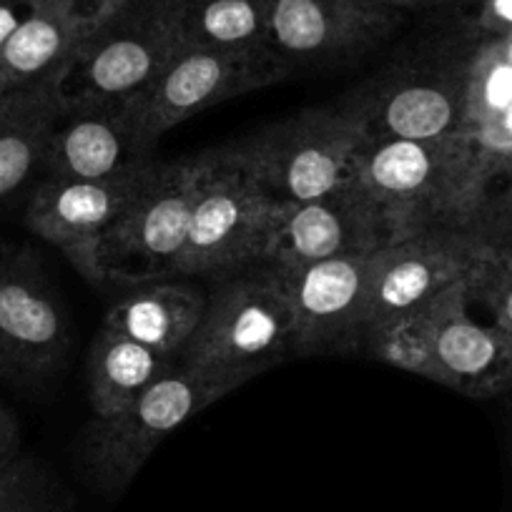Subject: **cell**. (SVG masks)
I'll use <instances>...</instances> for the list:
<instances>
[{"label":"cell","instance_id":"6da1fadb","mask_svg":"<svg viewBox=\"0 0 512 512\" xmlns=\"http://www.w3.org/2000/svg\"><path fill=\"white\" fill-rule=\"evenodd\" d=\"M472 136L452 141L367 139L359 154V186L400 236L430 226L477 224L482 181Z\"/></svg>","mask_w":512,"mask_h":512},{"label":"cell","instance_id":"7a4b0ae2","mask_svg":"<svg viewBox=\"0 0 512 512\" xmlns=\"http://www.w3.org/2000/svg\"><path fill=\"white\" fill-rule=\"evenodd\" d=\"M460 33L457 48L397 58L339 101L357 116L367 139L452 141L472 136V73L477 48L485 41L462 26Z\"/></svg>","mask_w":512,"mask_h":512},{"label":"cell","instance_id":"3957f363","mask_svg":"<svg viewBox=\"0 0 512 512\" xmlns=\"http://www.w3.org/2000/svg\"><path fill=\"white\" fill-rule=\"evenodd\" d=\"M294 354V314L282 274L267 264L221 277L181 364L241 387Z\"/></svg>","mask_w":512,"mask_h":512},{"label":"cell","instance_id":"277c9868","mask_svg":"<svg viewBox=\"0 0 512 512\" xmlns=\"http://www.w3.org/2000/svg\"><path fill=\"white\" fill-rule=\"evenodd\" d=\"M362 123L344 103L307 108L234 146L274 204H302L357 184Z\"/></svg>","mask_w":512,"mask_h":512},{"label":"cell","instance_id":"5b68a950","mask_svg":"<svg viewBox=\"0 0 512 512\" xmlns=\"http://www.w3.org/2000/svg\"><path fill=\"white\" fill-rule=\"evenodd\" d=\"M234 390L226 379L179 364L126 410L88 420L78 437L83 475L93 490L121 495L166 437Z\"/></svg>","mask_w":512,"mask_h":512},{"label":"cell","instance_id":"8992f818","mask_svg":"<svg viewBox=\"0 0 512 512\" xmlns=\"http://www.w3.org/2000/svg\"><path fill=\"white\" fill-rule=\"evenodd\" d=\"M184 46V0H121L53 81L61 106L134 96Z\"/></svg>","mask_w":512,"mask_h":512},{"label":"cell","instance_id":"52a82bcc","mask_svg":"<svg viewBox=\"0 0 512 512\" xmlns=\"http://www.w3.org/2000/svg\"><path fill=\"white\" fill-rule=\"evenodd\" d=\"M274 201L234 144L199 154L189 236L176 277H229L262 262Z\"/></svg>","mask_w":512,"mask_h":512},{"label":"cell","instance_id":"ba28073f","mask_svg":"<svg viewBox=\"0 0 512 512\" xmlns=\"http://www.w3.org/2000/svg\"><path fill=\"white\" fill-rule=\"evenodd\" d=\"M199 154L156 161L96 249L103 284L139 287L176 277L189 236Z\"/></svg>","mask_w":512,"mask_h":512},{"label":"cell","instance_id":"9c48e42d","mask_svg":"<svg viewBox=\"0 0 512 512\" xmlns=\"http://www.w3.org/2000/svg\"><path fill=\"white\" fill-rule=\"evenodd\" d=\"M289 68L277 56H254L184 43L141 91L123 103L141 139L156 141L196 113L284 81Z\"/></svg>","mask_w":512,"mask_h":512},{"label":"cell","instance_id":"30bf717a","mask_svg":"<svg viewBox=\"0 0 512 512\" xmlns=\"http://www.w3.org/2000/svg\"><path fill=\"white\" fill-rule=\"evenodd\" d=\"M487 246L485 226H430L372 251L367 332L417 312L450 287L467 282L485 259Z\"/></svg>","mask_w":512,"mask_h":512},{"label":"cell","instance_id":"8fae6325","mask_svg":"<svg viewBox=\"0 0 512 512\" xmlns=\"http://www.w3.org/2000/svg\"><path fill=\"white\" fill-rule=\"evenodd\" d=\"M400 239L367 191L357 184L302 204H274L262 262L297 269L334 256L372 254Z\"/></svg>","mask_w":512,"mask_h":512},{"label":"cell","instance_id":"7c38bea8","mask_svg":"<svg viewBox=\"0 0 512 512\" xmlns=\"http://www.w3.org/2000/svg\"><path fill=\"white\" fill-rule=\"evenodd\" d=\"M68 342V317L38 256L26 246H0V374L51 377Z\"/></svg>","mask_w":512,"mask_h":512},{"label":"cell","instance_id":"4fadbf2b","mask_svg":"<svg viewBox=\"0 0 512 512\" xmlns=\"http://www.w3.org/2000/svg\"><path fill=\"white\" fill-rule=\"evenodd\" d=\"M400 23V13L367 0H267L269 48L289 71L357 61Z\"/></svg>","mask_w":512,"mask_h":512},{"label":"cell","instance_id":"5bb4252c","mask_svg":"<svg viewBox=\"0 0 512 512\" xmlns=\"http://www.w3.org/2000/svg\"><path fill=\"white\" fill-rule=\"evenodd\" d=\"M277 272L292 304L294 357L362 354L369 254L334 256Z\"/></svg>","mask_w":512,"mask_h":512},{"label":"cell","instance_id":"9a60e30c","mask_svg":"<svg viewBox=\"0 0 512 512\" xmlns=\"http://www.w3.org/2000/svg\"><path fill=\"white\" fill-rule=\"evenodd\" d=\"M149 169L118 181L43 176L28 194L26 226L38 239L61 249L88 282L101 287L96 264L98 244L116 224Z\"/></svg>","mask_w":512,"mask_h":512},{"label":"cell","instance_id":"2e32d148","mask_svg":"<svg viewBox=\"0 0 512 512\" xmlns=\"http://www.w3.org/2000/svg\"><path fill=\"white\" fill-rule=\"evenodd\" d=\"M156 164L123 103L61 106L48 136L43 176L78 181H118Z\"/></svg>","mask_w":512,"mask_h":512},{"label":"cell","instance_id":"e0dca14e","mask_svg":"<svg viewBox=\"0 0 512 512\" xmlns=\"http://www.w3.org/2000/svg\"><path fill=\"white\" fill-rule=\"evenodd\" d=\"M435 357L437 384L470 397L497 395L512 384V342L495 324L470 314V279L422 307Z\"/></svg>","mask_w":512,"mask_h":512},{"label":"cell","instance_id":"ac0fdd59","mask_svg":"<svg viewBox=\"0 0 512 512\" xmlns=\"http://www.w3.org/2000/svg\"><path fill=\"white\" fill-rule=\"evenodd\" d=\"M121 0H41L0 51V88L56 81Z\"/></svg>","mask_w":512,"mask_h":512},{"label":"cell","instance_id":"d6986e66","mask_svg":"<svg viewBox=\"0 0 512 512\" xmlns=\"http://www.w3.org/2000/svg\"><path fill=\"white\" fill-rule=\"evenodd\" d=\"M206 299L209 294L186 282L139 284L108 307L103 324L181 364L206 312Z\"/></svg>","mask_w":512,"mask_h":512},{"label":"cell","instance_id":"ffe728a7","mask_svg":"<svg viewBox=\"0 0 512 512\" xmlns=\"http://www.w3.org/2000/svg\"><path fill=\"white\" fill-rule=\"evenodd\" d=\"M58 108L61 101L51 83L11 88L0 98V206L16 199L38 174L43 176Z\"/></svg>","mask_w":512,"mask_h":512},{"label":"cell","instance_id":"44dd1931","mask_svg":"<svg viewBox=\"0 0 512 512\" xmlns=\"http://www.w3.org/2000/svg\"><path fill=\"white\" fill-rule=\"evenodd\" d=\"M179 367V362L128 339L101 324L88 349V402L96 417L116 415L139 400L151 384Z\"/></svg>","mask_w":512,"mask_h":512},{"label":"cell","instance_id":"7402d4cb","mask_svg":"<svg viewBox=\"0 0 512 512\" xmlns=\"http://www.w3.org/2000/svg\"><path fill=\"white\" fill-rule=\"evenodd\" d=\"M184 43L274 56L267 0H184Z\"/></svg>","mask_w":512,"mask_h":512},{"label":"cell","instance_id":"603a6c76","mask_svg":"<svg viewBox=\"0 0 512 512\" xmlns=\"http://www.w3.org/2000/svg\"><path fill=\"white\" fill-rule=\"evenodd\" d=\"M362 354L422 379H430V382L437 379L430 332H427V319L422 309L369 329L364 334Z\"/></svg>","mask_w":512,"mask_h":512},{"label":"cell","instance_id":"cb8c5ba5","mask_svg":"<svg viewBox=\"0 0 512 512\" xmlns=\"http://www.w3.org/2000/svg\"><path fill=\"white\" fill-rule=\"evenodd\" d=\"M0 512H61L51 482L26 457L0 470Z\"/></svg>","mask_w":512,"mask_h":512},{"label":"cell","instance_id":"d4e9b609","mask_svg":"<svg viewBox=\"0 0 512 512\" xmlns=\"http://www.w3.org/2000/svg\"><path fill=\"white\" fill-rule=\"evenodd\" d=\"M470 299L485 302L492 324L512 342V267L492 246L470 277Z\"/></svg>","mask_w":512,"mask_h":512},{"label":"cell","instance_id":"484cf974","mask_svg":"<svg viewBox=\"0 0 512 512\" xmlns=\"http://www.w3.org/2000/svg\"><path fill=\"white\" fill-rule=\"evenodd\" d=\"M455 18L477 41H507L512 36V0H467Z\"/></svg>","mask_w":512,"mask_h":512},{"label":"cell","instance_id":"4316f807","mask_svg":"<svg viewBox=\"0 0 512 512\" xmlns=\"http://www.w3.org/2000/svg\"><path fill=\"white\" fill-rule=\"evenodd\" d=\"M372 6L384 8L392 13H430V11H447L455 16L467 0H367Z\"/></svg>","mask_w":512,"mask_h":512},{"label":"cell","instance_id":"83f0119b","mask_svg":"<svg viewBox=\"0 0 512 512\" xmlns=\"http://www.w3.org/2000/svg\"><path fill=\"white\" fill-rule=\"evenodd\" d=\"M41 0H0V51Z\"/></svg>","mask_w":512,"mask_h":512},{"label":"cell","instance_id":"f1b7e54d","mask_svg":"<svg viewBox=\"0 0 512 512\" xmlns=\"http://www.w3.org/2000/svg\"><path fill=\"white\" fill-rule=\"evenodd\" d=\"M18 455V425L11 412L0 405V470L11 465Z\"/></svg>","mask_w":512,"mask_h":512},{"label":"cell","instance_id":"f546056e","mask_svg":"<svg viewBox=\"0 0 512 512\" xmlns=\"http://www.w3.org/2000/svg\"><path fill=\"white\" fill-rule=\"evenodd\" d=\"M490 236V246L497 251V254L505 259L507 264L512 267V229H497V231H487Z\"/></svg>","mask_w":512,"mask_h":512},{"label":"cell","instance_id":"4dcf8cb0","mask_svg":"<svg viewBox=\"0 0 512 512\" xmlns=\"http://www.w3.org/2000/svg\"><path fill=\"white\" fill-rule=\"evenodd\" d=\"M497 229H512V186L507 191L505 206H502V216H497L495 226H487V231H497Z\"/></svg>","mask_w":512,"mask_h":512},{"label":"cell","instance_id":"1f68e13d","mask_svg":"<svg viewBox=\"0 0 512 512\" xmlns=\"http://www.w3.org/2000/svg\"><path fill=\"white\" fill-rule=\"evenodd\" d=\"M502 46H505V53H507V61L512 63V36L507 38V41H502Z\"/></svg>","mask_w":512,"mask_h":512},{"label":"cell","instance_id":"d6a6232c","mask_svg":"<svg viewBox=\"0 0 512 512\" xmlns=\"http://www.w3.org/2000/svg\"><path fill=\"white\" fill-rule=\"evenodd\" d=\"M3 93H6V88H0V98H3Z\"/></svg>","mask_w":512,"mask_h":512}]
</instances>
